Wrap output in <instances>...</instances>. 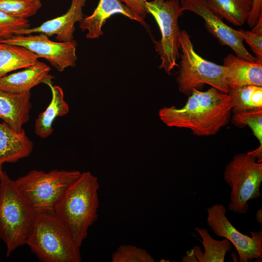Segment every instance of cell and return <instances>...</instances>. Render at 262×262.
<instances>
[{
    "instance_id": "cell-1",
    "label": "cell",
    "mask_w": 262,
    "mask_h": 262,
    "mask_svg": "<svg viewBox=\"0 0 262 262\" xmlns=\"http://www.w3.org/2000/svg\"><path fill=\"white\" fill-rule=\"evenodd\" d=\"M231 109L230 96L211 87L205 91L193 89L183 107H164L158 115L169 127L188 129L195 135L208 136L229 123Z\"/></svg>"
},
{
    "instance_id": "cell-2",
    "label": "cell",
    "mask_w": 262,
    "mask_h": 262,
    "mask_svg": "<svg viewBox=\"0 0 262 262\" xmlns=\"http://www.w3.org/2000/svg\"><path fill=\"white\" fill-rule=\"evenodd\" d=\"M99 187L97 177L89 171L81 172L54 210L80 247L87 237L88 229L98 219Z\"/></svg>"
},
{
    "instance_id": "cell-3",
    "label": "cell",
    "mask_w": 262,
    "mask_h": 262,
    "mask_svg": "<svg viewBox=\"0 0 262 262\" xmlns=\"http://www.w3.org/2000/svg\"><path fill=\"white\" fill-rule=\"evenodd\" d=\"M36 213L16 181L0 169V238L7 257L26 245Z\"/></svg>"
},
{
    "instance_id": "cell-4",
    "label": "cell",
    "mask_w": 262,
    "mask_h": 262,
    "mask_svg": "<svg viewBox=\"0 0 262 262\" xmlns=\"http://www.w3.org/2000/svg\"><path fill=\"white\" fill-rule=\"evenodd\" d=\"M43 262H81L80 247L54 212H36L26 241Z\"/></svg>"
},
{
    "instance_id": "cell-5",
    "label": "cell",
    "mask_w": 262,
    "mask_h": 262,
    "mask_svg": "<svg viewBox=\"0 0 262 262\" xmlns=\"http://www.w3.org/2000/svg\"><path fill=\"white\" fill-rule=\"evenodd\" d=\"M181 60L176 78L180 92L189 96L193 89L201 90L205 84L211 85L221 92L228 93L226 81L227 68L203 58L195 50L187 32L181 31Z\"/></svg>"
},
{
    "instance_id": "cell-6",
    "label": "cell",
    "mask_w": 262,
    "mask_h": 262,
    "mask_svg": "<svg viewBox=\"0 0 262 262\" xmlns=\"http://www.w3.org/2000/svg\"><path fill=\"white\" fill-rule=\"evenodd\" d=\"M81 173L78 170H32L15 181L36 212H54L58 201Z\"/></svg>"
},
{
    "instance_id": "cell-7",
    "label": "cell",
    "mask_w": 262,
    "mask_h": 262,
    "mask_svg": "<svg viewBox=\"0 0 262 262\" xmlns=\"http://www.w3.org/2000/svg\"><path fill=\"white\" fill-rule=\"evenodd\" d=\"M224 179L231 188L228 209L246 213L248 201L261 196L262 163L247 152L236 154L226 165Z\"/></svg>"
},
{
    "instance_id": "cell-8",
    "label": "cell",
    "mask_w": 262,
    "mask_h": 262,
    "mask_svg": "<svg viewBox=\"0 0 262 262\" xmlns=\"http://www.w3.org/2000/svg\"><path fill=\"white\" fill-rule=\"evenodd\" d=\"M147 14L151 15L159 27L161 38L154 41L157 52L161 63L160 69H164L167 74L178 65L180 57V38L181 31L178 24L179 18L183 15L179 0H153L147 1Z\"/></svg>"
},
{
    "instance_id": "cell-9",
    "label": "cell",
    "mask_w": 262,
    "mask_h": 262,
    "mask_svg": "<svg viewBox=\"0 0 262 262\" xmlns=\"http://www.w3.org/2000/svg\"><path fill=\"white\" fill-rule=\"evenodd\" d=\"M208 226L217 236L228 240L235 247L239 262H249L262 258V231H251V236L238 231L226 216L222 204H214L207 209Z\"/></svg>"
},
{
    "instance_id": "cell-10",
    "label": "cell",
    "mask_w": 262,
    "mask_h": 262,
    "mask_svg": "<svg viewBox=\"0 0 262 262\" xmlns=\"http://www.w3.org/2000/svg\"><path fill=\"white\" fill-rule=\"evenodd\" d=\"M1 43L26 48L35 54L38 59H46L59 72L76 65L77 43L74 39L68 42H55L46 34L14 35L1 40Z\"/></svg>"
},
{
    "instance_id": "cell-11",
    "label": "cell",
    "mask_w": 262,
    "mask_h": 262,
    "mask_svg": "<svg viewBox=\"0 0 262 262\" xmlns=\"http://www.w3.org/2000/svg\"><path fill=\"white\" fill-rule=\"evenodd\" d=\"M180 4L183 12L189 11L201 17L207 31L221 45L231 49L236 56L247 60H256L245 47L243 38L238 30L226 24L222 18L212 11L206 0H180Z\"/></svg>"
},
{
    "instance_id": "cell-12",
    "label": "cell",
    "mask_w": 262,
    "mask_h": 262,
    "mask_svg": "<svg viewBox=\"0 0 262 262\" xmlns=\"http://www.w3.org/2000/svg\"><path fill=\"white\" fill-rule=\"evenodd\" d=\"M86 1L72 0L70 6L66 13L47 20L37 27L20 30L16 35L43 33L49 37L55 35V38L60 42L71 41L74 38L75 23L83 18L82 9Z\"/></svg>"
},
{
    "instance_id": "cell-13",
    "label": "cell",
    "mask_w": 262,
    "mask_h": 262,
    "mask_svg": "<svg viewBox=\"0 0 262 262\" xmlns=\"http://www.w3.org/2000/svg\"><path fill=\"white\" fill-rule=\"evenodd\" d=\"M115 14H121L131 20L146 25L144 19L139 17L120 0H99L93 13L79 22L82 31H87V39H96L102 36V27L106 20Z\"/></svg>"
},
{
    "instance_id": "cell-14",
    "label": "cell",
    "mask_w": 262,
    "mask_h": 262,
    "mask_svg": "<svg viewBox=\"0 0 262 262\" xmlns=\"http://www.w3.org/2000/svg\"><path fill=\"white\" fill-rule=\"evenodd\" d=\"M50 67L38 60L22 71L7 75L0 79V90L10 94L30 91L41 83L46 84L53 78L49 74Z\"/></svg>"
},
{
    "instance_id": "cell-15",
    "label": "cell",
    "mask_w": 262,
    "mask_h": 262,
    "mask_svg": "<svg viewBox=\"0 0 262 262\" xmlns=\"http://www.w3.org/2000/svg\"><path fill=\"white\" fill-rule=\"evenodd\" d=\"M229 88L248 85L262 86V61H249L229 54L223 60Z\"/></svg>"
},
{
    "instance_id": "cell-16",
    "label": "cell",
    "mask_w": 262,
    "mask_h": 262,
    "mask_svg": "<svg viewBox=\"0 0 262 262\" xmlns=\"http://www.w3.org/2000/svg\"><path fill=\"white\" fill-rule=\"evenodd\" d=\"M30 91L10 94L0 90V119L17 132L30 119L32 107Z\"/></svg>"
},
{
    "instance_id": "cell-17",
    "label": "cell",
    "mask_w": 262,
    "mask_h": 262,
    "mask_svg": "<svg viewBox=\"0 0 262 262\" xmlns=\"http://www.w3.org/2000/svg\"><path fill=\"white\" fill-rule=\"evenodd\" d=\"M33 143L25 130L17 132L6 123H0V169L6 163H16L30 156Z\"/></svg>"
},
{
    "instance_id": "cell-18",
    "label": "cell",
    "mask_w": 262,
    "mask_h": 262,
    "mask_svg": "<svg viewBox=\"0 0 262 262\" xmlns=\"http://www.w3.org/2000/svg\"><path fill=\"white\" fill-rule=\"evenodd\" d=\"M202 238L199 240L204 252L200 246H196L187 252V255L182 257V262H224L226 253L232 249L231 243L227 239L218 241L212 238L207 229L196 227L194 228Z\"/></svg>"
},
{
    "instance_id": "cell-19",
    "label": "cell",
    "mask_w": 262,
    "mask_h": 262,
    "mask_svg": "<svg viewBox=\"0 0 262 262\" xmlns=\"http://www.w3.org/2000/svg\"><path fill=\"white\" fill-rule=\"evenodd\" d=\"M51 92V101L47 108L41 113L35 120L34 131L42 138L49 136L53 131V123L58 116H63L69 112V106L64 98L63 89L59 86H53L52 82L46 83Z\"/></svg>"
},
{
    "instance_id": "cell-20",
    "label": "cell",
    "mask_w": 262,
    "mask_h": 262,
    "mask_svg": "<svg viewBox=\"0 0 262 262\" xmlns=\"http://www.w3.org/2000/svg\"><path fill=\"white\" fill-rule=\"evenodd\" d=\"M37 60L36 55L26 48L0 42V79L31 66Z\"/></svg>"
},
{
    "instance_id": "cell-21",
    "label": "cell",
    "mask_w": 262,
    "mask_h": 262,
    "mask_svg": "<svg viewBox=\"0 0 262 262\" xmlns=\"http://www.w3.org/2000/svg\"><path fill=\"white\" fill-rule=\"evenodd\" d=\"M212 11L235 26H242L247 19L252 0H206Z\"/></svg>"
},
{
    "instance_id": "cell-22",
    "label": "cell",
    "mask_w": 262,
    "mask_h": 262,
    "mask_svg": "<svg viewBox=\"0 0 262 262\" xmlns=\"http://www.w3.org/2000/svg\"><path fill=\"white\" fill-rule=\"evenodd\" d=\"M231 112L237 114L262 108V86L248 85L229 88Z\"/></svg>"
},
{
    "instance_id": "cell-23",
    "label": "cell",
    "mask_w": 262,
    "mask_h": 262,
    "mask_svg": "<svg viewBox=\"0 0 262 262\" xmlns=\"http://www.w3.org/2000/svg\"><path fill=\"white\" fill-rule=\"evenodd\" d=\"M41 7L40 0H0V10L21 19L35 15Z\"/></svg>"
},
{
    "instance_id": "cell-24",
    "label": "cell",
    "mask_w": 262,
    "mask_h": 262,
    "mask_svg": "<svg viewBox=\"0 0 262 262\" xmlns=\"http://www.w3.org/2000/svg\"><path fill=\"white\" fill-rule=\"evenodd\" d=\"M230 120L237 127L248 126L262 146V108L233 114Z\"/></svg>"
},
{
    "instance_id": "cell-25",
    "label": "cell",
    "mask_w": 262,
    "mask_h": 262,
    "mask_svg": "<svg viewBox=\"0 0 262 262\" xmlns=\"http://www.w3.org/2000/svg\"><path fill=\"white\" fill-rule=\"evenodd\" d=\"M112 262H154L145 249L132 245H121L111 256Z\"/></svg>"
},
{
    "instance_id": "cell-26",
    "label": "cell",
    "mask_w": 262,
    "mask_h": 262,
    "mask_svg": "<svg viewBox=\"0 0 262 262\" xmlns=\"http://www.w3.org/2000/svg\"><path fill=\"white\" fill-rule=\"evenodd\" d=\"M28 19L13 16L0 10V39L9 38L20 30L30 28Z\"/></svg>"
},
{
    "instance_id": "cell-27",
    "label": "cell",
    "mask_w": 262,
    "mask_h": 262,
    "mask_svg": "<svg viewBox=\"0 0 262 262\" xmlns=\"http://www.w3.org/2000/svg\"><path fill=\"white\" fill-rule=\"evenodd\" d=\"M238 31L244 40H245L255 54L256 59L262 61V33L245 31L242 29H240Z\"/></svg>"
},
{
    "instance_id": "cell-28",
    "label": "cell",
    "mask_w": 262,
    "mask_h": 262,
    "mask_svg": "<svg viewBox=\"0 0 262 262\" xmlns=\"http://www.w3.org/2000/svg\"><path fill=\"white\" fill-rule=\"evenodd\" d=\"M134 13L144 19L147 15L146 8L147 0H120Z\"/></svg>"
},
{
    "instance_id": "cell-29",
    "label": "cell",
    "mask_w": 262,
    "mask_h": 262,
    "mask_svg": "<svg viewBox=\"0 0 262 262\" xmlns=\"http://www.w3.org/2000/svg\"><path fill=\"white\" fill-rule=\"evenodd\" d=\"M262 15V0H252L251 10L246 20L249 27L252 28Z\"/></svg>"
},
{
    "instance_id": "cell-30",
    "label": "cell",
    "mask_w": 262,
    "mask_h": 262,
    "mask_svg": "<svg viewBox=\"0 0 262 262\" xmlns=\"http://www.w3.org/2000/svg\"><path fill=\"white\" fill-rule=\"evenodd\" d=\"M248 154L252 156L253 157H255L257 162L259 163H262V146H260L258 148H257L256 149L247 152Z\"/></svg>"
},
{
    "instance_id": "cell-31",
    "label": "cell",
    "mask_w": 262,
    "mask_h": 262,
    "mask_svg": "<svg viewBox=\"0 0 262 262\" xmlns=\"http://www.w3.org/2000/svg\"><path fill=\"white\" fill-rule=\"evenodd\" d=\"M251 31L255 33H262V15L260 16L257 23L252 27V29Z\"/></svg>"
},
{
    "instance_id": "cell-32",
    "label": "cell",
    "mask_w": 262,
    "mask_h": 262,
    "mask_svg": "<svg viewBox=\"0 0 262 262\" xmlns=\"http://www.w3.org/2000/svg\"><path fill=\"white\" fill-rule=\"evenodd\" d=\"M256 218L257 222L262 225V207L258 210L256 213Z\"/></svg>"
},
{
    "instance_id": "cell-33",
    "label": "cell",
    "mask_w": 262,
    "mask_h": 262,
    "mask_svg": "<svg viewBox=\"0 0 262 262\" xmlns=\"http://www.w3.org/2000/svg\"><path fill=\"white\" fill-rule=\"evenodd\" d=\"M1 40V39H0V41Z\"/></svg>"
}]
</instances>
